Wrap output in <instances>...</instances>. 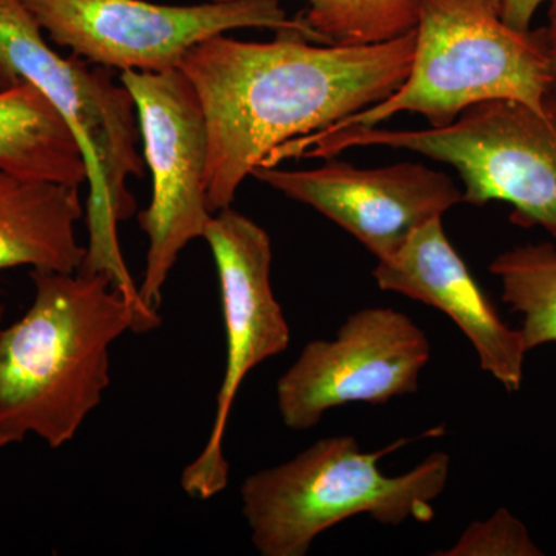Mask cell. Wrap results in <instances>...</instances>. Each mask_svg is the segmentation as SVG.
Listing matches in <instances>:
<instances>
[{"instance_id": "cell-4", "label": "cell", "mask_w": 556, "mask_h": 556, "mask_svg": "<svg viewBox=\"0 0 556 556\" xmlns=\"http://www.w3.org/2000/svg\"><path fill=\"white\" fill-rule=\"evenodd\" d=\"M353 148L416 152L455 167L463 179V203L490 201L514 206L517 225L541 226L556 240V93L544 108L519 101L481 102L444 127L393 130L336 127L291 139L266 164L291 159H332Z\"/></svg>"}, {"instance_id": "cell-8", "label": "cell", "mask_w": 556, "mask_h": 556, "mask_svg": "<svg viewBox=\"0 0 556 556\" xmlns=\"http://www.w3.org/2000/svg\"><path fill=\"white\" fill-rule=\"evenodd\" d=\"M137 109L142 156L152 175V200L139 214L148 237L142 305L159 313L163 288L179 254L203 239L212 218L206 197L207 129L199 94L179 68L123 72Z\"/></svg>"}, {"instance_id": "cell-11", "label": "cell", "mask_w": 556, "mask_h": 556, "mask_svg": "<svg viewBox=\"0 0 556 556\" xmlns=\"http://www.w3.org/2000/svg\"><path fill=\"white\" fill-rule=\"evenodd\" d=\"M252 177L325 215L378 260L463 203V190L448 175L415 163L358 169L332 156L309 170L260 166Z\"/></svg>"}, {"instance_id": "cell-7", "label": "cell", "mask_w": 556, "mask_h": 556, "mask_svg": "<svg viewBox=\"0 0 556 556\" xmlns=\"http://www.w3.org/2000/svg\"><path fill=\"white\" fill-rule=\"evenodd\" d=\"M56 46L93 65L123 72L179 68L203 40L244 28L316 42L280 0H208L166 5L149 0H21Z\"/></svg>"}, {"instance_id": "cell-3", "label": "cell", "mask_w": 556, "mask_h": 556, "mask_svg": "<svg viewBox=\"0 0 556 556\" xmlns=\"http://www.w3.org/2000/svg\"><path fill=\"white\" fill-rule=\"evenodd\" d=\"M31 86L60 112L78 139L87 170L89 241L79 273L105 274L138 306V287L123 258L118 225L134 217L129 179L144 177L137 109L112 70L56 53L21 0H0V91Z\"/></svg>"}, {"instance_id": "cell-1", "label": "cell", "mask_w": 556, "mask_h": 556, "mask_svg": "<svg viewBox=\"0 0 556 556\" xmlns=\"http://www.w3.org/2000/svg\"><path fill=\"white\" fill-rule=\"evenodd\" d=\"M416 30L372 46H327L298 35L251 42L203 40L179 70L199 94L207 129L206 197L212 214L274 150L328 129L386 100L404 83Z\"/></svg>"}, {"instance_id": "cell-2", "label": "cell", "mask_w": 556, "mask_h": 556, "mask_svg": "<svg viewBox=\"0 0 556 556\" xmlns=\"http://www.w3.org/2000/svg\"><path fill=\"white\" fill-rule=\"evenodd\" d=\"M30 277V308L0 328V448L36 437L56 450L101 404L113 343L152 328L105 274L31 269Z\"/></svg>"}, {"instance_id": "cell-9", "label": "cell", "mask_w": 556, "mask_h": 556, "mask_svg": "<svg viewBox=\"0 0 556 556\" xmlns=\"http://www.w3.org/2000/svg\"><path fill=\"white\" fill-rule=\"evenodd\" d=\"M203 239L217 266L226 365L206 445L181 475L186 495L199 501L211 500L228 486L229 463L223 442L241 383L252 369L287 351L291 342V329L270 283L268 232L228 207L212 215Z\"/></svg>"}, {"instance_id": "cell-14", "label": "cell", "mask_w": 556, "mask_h": 556, "mask_svg": "<svg viewBox=\"0 0 556 556\" xmlns=\"http://www.w3.org/2000/svg\"><path fill=\"white\" fill-rule=\"evenodd\" d=\"M0 170L76 188L89 181L78 139L35 87L0 91Z\"/></svg>"}, {"instance_id": "cell-17", "label": "cell", "mask_w": 556, "mask_h": 556, "mask_svg": "<svg viewBox=\"0 0 556 556\" xmlns=\"http://www.w3.org/2000/svg\"><path fill=\"white\" fill-rule=\"evenodd\" d=\"M444 556H541L521 519L507 508H500L485 521L473 522L464 530L457 543Z\"/></svg>"}, {"instance_id": "cell-6", "label": "cell", "mask_w": 556, "mask_h": 556, "mask_svg": "<svg viewBox=\"0 0 556 556\" xmlns=\"http://www.w3.org/2000/svg\"><path fill=\"white\" fill-rule=\"evenodd\" d=\"M554 75L540 30L521 31L489 0H420L415 54L404 83L386 100L336 127H375L402 112L444 127L481 102L544 108Z\"/></svg>"}, {"instance_id": "cell-18", "label": "cell", "mask_w": 556, "mask_h": 556, "mask_svg": "<svg viewBox=\"0 0 556 556\" xmlns=\"http://www.w3.org/2000/svg\"><path fill=\"white\" fill-rule=\"evenodd\" d=\"M497 16L517 30H532L538 10L547 0H489Z\"/></svg>"}, {"instance_id": "cell-13", "label": "cell", "mask_w": 556, "mask_h": 556, "mask_svg": "<svg viewBox=\"0 0 556 556\" xmlns=\"http://www.w3.org/2000/svg\"><path fill=\"white\" fill-rule=\"evenodd\" d=\"M79 189L0 170V273H78L87 252L78 239L86 215Z\"/></svg>"}, {"instance_id": "cell-12", "label": "cell", "mask_w": 556, "mask_h": 556, "mask_svg": "<svg viewBox=\"0 0 556 556\" xmlns=\"http://www.w3.org/2000/svg\"><path fill=\"white\" fill-rule=\"evenodd\" d=\"M383 291L397 292L447 314L477 351L479 365L507 391L525 379L527 350L519 329L504 324L450 243L442 218L413 232L372 270Z\"/></svg>"}, {"instance_id": "cell-10", "label": "cell", "mask_w": 556, "mask_h": 556, "mask_svg": "<svg viewBox=\"0 0 556 556\" xmlns=\"http://www.w3.org/2000/svg\"><path fill=\"white\" fill-rule=\"evenodd\" d=\"M426 332L391 308L357 311L338 338L313 340L278 379L277 405L289 430H311L329 409L383 405L416 393L430 361Z\"/></svg>"}, {"instance_id": "cell-19", "label": "cell", "mask_w": 556, "mask_h": 556, "mask_svg": "<svg viewBox=\"0 0 556 556\" xmlns=\"http://www.w3.org/2000/svg\"><path fill=\"white\" fill-rule=\"evenodd\" d=\"M540 31L544 46H546L548 60H551L552 75H554V93H556V0H551L546 27L540 28Z\"/></svg>"}, {"instance_id": "cell-20", "label": "cell", "mask_w": 556, "mask_h": 556, "mask_svg": "<svg viewBox=\"0 0 556 556\" xmlns=\"http://www.w3.org/2000/svg\"><path fill=\"white\" fill-rule=\"evenodd\" d=\"M3 317H5V306L0 303V328H2Z\"/></svg>"}, {"instance_id": "cell-15", "label": "cell", "mask_w": 556, "mask_h": 556, "mask_svg": "<svg viewBox=\"0 0 556 556\" xmlns=\"http://www.w3.org/2000/svg\"><path fill=\"white\" fill-rule=\"evenodd\" d=\"M503 302L521 314L527 353L556 343V248L552 243L508 249L490 263Z\"/></svg>"}, {"instance_id": "cell-5", "label": "cell", "mask_w": 556, "mask_h": 556, "mask_svg": "<svg viewBox=\"0 0 556 556\" xmlns=\"http://www.w3.org/2000/svg\"><path fill=\"white\" fill-rule=\"evenodd\" d=\"M407 442L365 453L353 437L325 438L287 463L252 473L240 493L255 551L306 555L320 533L358 515L391 527L431 521L433 503L447 485L450 457L437 452L408 473L387 477L380 457Z\"/></svg>"}, {"instance_id": "cell-16", "label": "cell", "mask_w": 556, "mask_h": 556, "mask_svg": "<svg viewBox=\"0 0 556 556\" xmlns=\"http://www.w3.org/2000/svg\"><path fill=\"white\" fill-rule=\"evenodd\" d=\"M299 14L317 43L372 46L416 30L420 0H303Z\"/></svg>"}]
</instances>
